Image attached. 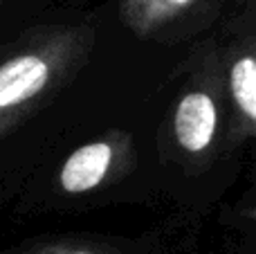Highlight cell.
Segmentation results:
<instances>
[{"mask_svg":"<svg viewBox=\"0 0 256 254\" xmlns=\"http://www.w3.org/2000/svg\"><path fill=\"white\" fill-rule=\"evenodd\" d=\"M74 43L72 32H56L45 38V48L27 50L0 63V130L52 86Z\"/></svg>","mask_w":256,"mask_h":254,"instance_id":"cell-1","label":"cell"},{"mask_svg":"<svg viewBox=\"0 0 256 254\" xmlns=\"http://www.w3.org/2000/svg\"><path fill=\"white\" fill-rule=\"evenodd\" d=\"M236 2L248 0H120L117 12L132 34L148 38L184 25L207 22Z\"/></svg>","mask_w":256,"mask_h":254,"instance_id":"cell-2","label":"cell"},{"mask_svg":"<svg viewBox=\"0 0 256 254\" xmlns=\"http://www.w3.org/2000/svg\"><path fill=\"white\" fill-rule=\"evenodd\" d=\"M218 124V110L212 94L194 90L184 94L176 108L173 130L180 146L189 153H200L214 142Z\"/></svg>","mask_w":256,"mask_h":254,"instance_id":"cell-3","label":"cell"},{"mask_svg":"<svg viewBox=\"0 0 256 254\" xmlns=\"http://www.w3.org/2000/svg\"><path fill=\"white\" fill-rule=\"evenodd\" d=\"M112 156H115V148L106 140L84 144L63 164L61 176H58L61 187L68 194H86L99 187L108 176Z\"/></svg>","mask_w":256,"mask_h":254,"instance_id":"cell-4","label":"cell"},{"mask_svg":"<svg viewBox=\"0 0 256 254\" xmlns=\"http://www.w3.org/2000/svg\"><path fill=\"white\" fill-rule=\"evenodd\" d=\"M230 88L236 110L240 112L248 133L252 135L256 122V63L252 54H245L234 61L230 72Z\"/></svg>","mask_w":256,"mask_h":254,"instance_id":"cell-5","label":"cell"},{"mask_svg":"<svg viewBox=\"0 0 256 254\" xmlns=\"http://www.w3.org/2000/svg\"><path fill=\"white\" fill-rule=\"evenodd\" d=\"M48 254H97V252L88 250V248H74V250H70V252H48Z\"/></svg>","mask_w":256,"mask_h":254,"instance_id":"cell-6","label":"cell"}]
</instances>
